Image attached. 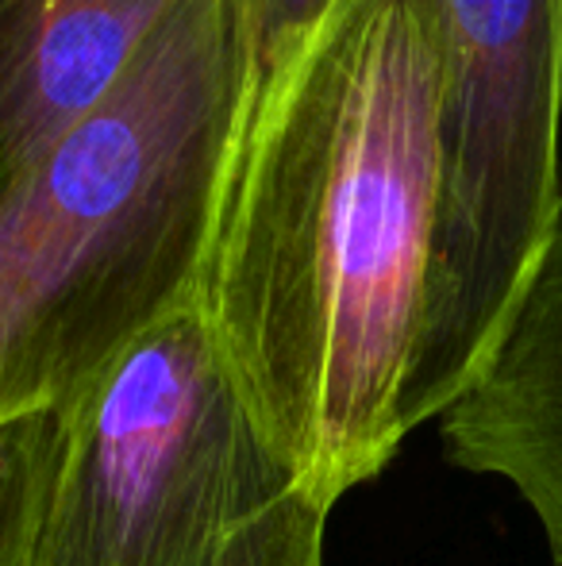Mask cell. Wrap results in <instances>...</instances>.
<instances>
[{
	"label": "cell",
	"instance_id": "6da1fadb",
	"mask_svg": "<svg viewBox=\"0 0 562 566\" xmlns=\"http://www.w3.org/2000/svg\"><path fill=\"white\" fill-rule=\"evenodd\" d=\"M439 0H331L220 143L197 308L324 513L486 374L447 270Z\"/></svg>",
	"mask_w": 562,
	"mask_h": 566
},
{
	"label": "cell",
	"instance_id": "7a4b0ae2",
	"mask_svg": "<svg viewBox=\"0 0 562 566\" xmlns=\"http://www.w3.org/2000/svg\"><path fill=\"white\" fill-rule=\"evenodd\" d=\"M243 74L235 0H185L113 97L0 193V428L59 409L193 301Z\"/></svg>",
	"mask_w": 562,
	"mask_h": 566
},
{
	"label": "cell",
	"instance_id": "3957f363",
	"mask_svg": "<svg viewBox=\"0 0 562 566\" xmlns=\"http://www.w3.org/2000/svg\"><path fill=\"white\" fill-rule=\"evenodd\" d=\"M51 412L20 566H220L300 493L197 297Z\"/></svg>",
	"mask_w": 562,
	"mask_h": 566
},
{
	"label": "cell",
	"instance_id": "277c9868",
	"mask_svg": "<svg viewBox=\"0 0 562 566\" xmlns=\"http://www.w3.org/2000/svg\"><path fill=\"white\" fill-rule=\"evenodd\" d=\"M447 270L486 363L562 235V0H439Z\"/></svg>",
	"mask_w": 562,
	"mask_h": 566
},
{
	"label": "cell",
	"instance_id": "5b68a950",
	"mask_svg": "<svg viewBox=\"0 0 562 566\" xmlns=\"http://www.w3.org/2000/svg\"><path fill=\"white\" fill-rule=\"evenodd\" d=\"M185 0H0V193L128 77Z\"/></svg>",
	"mask_w": 562,
	"mask_h": 566
},
{
	"label": "cell",
	"instance_id": "8992f818",
	"mask_svg": "<svg viewBox=\"0 0 562 566\" xmlns=\"http://www.w3.org/2000/svg\"><path fill=\"white\" fill-rule=\"evenodd\" d=\"M455 467L512 485L562 566V235L478 381L443 412Z\"/></svg>",
	"mask_w": 562,
	"mask_h": 566
},
{
	"label": "cell",
	"instance_id": "52a82bcc",
	"mask_svg": "<svg viewBox=\"0 0 562 566\" xmlns=\"http://www.w3.org/2000/svg\"><path fill=\"white\" fill-rule=\"evenodd\" d=\"M51 424L54 412H35L0 428V566H20L23 559L35 493L51 451Z\"/></svg>",
	"mask_w": 562,
	"mask_h": 566
},
{
	"label": "cell",
	"instance_id": "ba28073f",
	"mask_svg": "<svg viewBox=\"0 0 562 566\" xmlns=\"http://www.w3.org/2000/svg\"><path fill=\"white\" fill-rule=\"evenodd\" d=\"M331 513L297 493L263 521L220 566H324V524Z\"/></svg>",
	"mask_w": 562,
	"mask_h": 566
},
{
	"label": "cell",
	"instance_id": "9c48e42d",
	"mask_svg": "<svg viewBox=\"0 0 562 566\" xmlns=\"http://www.w3.org/2000/svg\"><path fill=\"white\" fill-rule=\"evenodd\" d=\"M247 39V74L255 77L278 66L285 54L312 31V23L331 8V0H235Z\"/></svg>",
	"mask_w": 562,
	"mask_h": 566
}]
</instances>
